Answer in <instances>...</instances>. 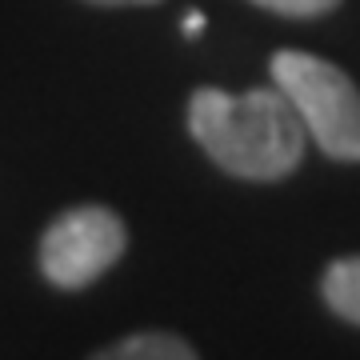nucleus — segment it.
Returning <instances> with one entry per match:
<instances>
[{
	"mask_svg": "<svg viewBox=\"0 0 360 360\" xmlns=\"http://www.w3.org/2000/svg\"><path fill=\"white\" fill-rule=\"evenodd\" d=\"M188 132L220 172L252 184L292 176L309 148V132L276 84L240 96L196 89L188 96Z\"/></svg>",
	"mask_w": 360,
	"mask_h": 360,
	"instance_id": "f257e3e1",
	"label": "nucleus"
},
{
	"mask_svg": "<svg viewBox=\"0 0 360 360\" xmlns=\"http://www.w3.org/2000/svg\"><path fill=\"white\" fill-rule=\"evenodd\" d=\"M264 13H276V16H288V20H312V16H328L336 13L345 0H248Z\"/></svg>",
	"mask_w": 360,
	"mask_h": 360,
	"instance_id": "423d86ee",
	"label": "nucleus"
},
{
	"mask_svg": "<svg viewBox=\"0 0 360 360\" xmlns=\"http://www.w3.org/2000/svg\"><path fill=\"white\" fill-rule=\"evenodd\" d=\"M129 248V229L116 217L112 208L104 205H77L65 208L52 220L49 229L40 232V276L52 288L65 292H80L112 272Z\"/></svg>",
	"mask_w": 360,
	"mask_h": 360,
	"instance_id": "7ed1b4c3",
	"label": "nucleus"
},
{
	"mask_svg": "<svg viewBox=\"0 0 360 360\" xmlns=\"http://www.w3.org/2000/svg\"><path fill=\"white\" fill-rule=\"evenodd\" d=\"M272 84L288 96L304 132L328 160H360V89L348 72L312 52H272Z\"/></svg>",
	"mask_w": 360,
	"mask_h": 360,
	"instance_id": "f03ea898",
	"label": "nucleus"
},
{
	"mask_svg": "<svg viewBox=\"0 0 360 360\" xmlns=\"http://www.w3.org/2000/svg\"><path fill=\"white\" fill-rule=\"evenodd\" d=\"M96 8H144V4H160V0H84Z\"/></svg>",
	"mask_w": 360,
	"mask_h": 360,
	"instance_id": "0eeeda50",
	"label": "nucleus"
},
{
	"mask_svg": "<svg viewBox=\"0 0 360 360\" xmlns=\"http://www.w3.org/2000/svg\"><path fill=\"white\" fill-rule=\"evenodd\" d=\"M196 348L176 333H132L101 348L96 360H193Z\"/></svg>",
	"mask_w": 360,
	"mask_h": 360,
	"instance_id": "20e7f679",
	"label": "nucleus"
},
{
	"mask_svg": "<svg viewBox=\"0 0 360 360\" xmlns=\"http://www.w3.org/2000/svg\"><path fill=\"white\" fill-rule=\"evenodd\" d=\"M321 296L340 321L360 324V257L333 260L321 276Z\"/></svg>",
	"mask_w": 360,
	"mask_h": 360,
	"instance_id": "39448f33",
	"label": "nucleus"
},
{
	"mask_svg": "<svg viewBox=\"0 0 360 360\" xmlns=\"http://www.w3.org/2000/svg\"><path fill=\"white\" fill-rule=\"evenodd\" d=\"M200 32H205V16H200V13H188V16H184V37L196 40Z\"/></svg>",
	"mask_w": 360,
	"mask_h": 360,
	"instance_id": "6e6552de",
	"label": "nucleus"
}]
</instances>
